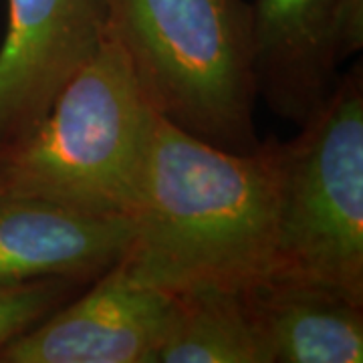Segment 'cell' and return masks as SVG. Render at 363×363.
<instances>
[{"label": "cell", "mask_w": 363, "mask_h": 363, "mask_svg": "<svg viewBox=\"0 0 363 363\" xmlns=\"http://www.w3.org/2000/svg\"><path fill=\"white\" fill-rule=\"evenodd\" d=\"M279 142L240 154L157 116L121 264L168 295L250 293L274 277Z\"/></svg>", "instance_id": "6da1fadb"}, {"label": "cell", "mask_w": 363, "mask_h": 363, "mask_svg": "<svg viewBox=\"0 0 363 363\" xmlns=\"http://www.w3.org/2000/svg\"><path fill=\"white\" fill-rule=\"evenodd\" d=\"M157 113L109 30L25 135L0 143V194L130 218Z\"/></svg>", "instance_id": "7a4b0ae2"}, {"label": "cell", "mask_w": 363, "mask_h": 363, "mask_svg": "<svg viewBox=\"0 0 363 363\" xmlns=\"http://www.w3.org/2000/svg\"><path fill=\"white\" fill-rule=\"evenodd\" d=\"M121 43L160 117L230 152L259 147L252 14L245 0H107Z\"/></svg>", "instance_id": "3957f363"}, {"label": "cell", "mask_w": 363, "mask_h": 363, "mask_svg": "<svg viewBox=\"0 0 363 363\" xmlns=\"http://www.w3.org/2000/svg\"><path fill=\"white\" fill-rule=\"evenodd\" d=\"M323 286L363 305V67L291 142H279L274 277Z\"/></svg>", "instance_id": "277c9868"}, {"label": "cell", "mask_w": 363, "mask_h": 363, "mask_svg": "<svg viewBox=\"0 0 363 363\" xmlns=\"http://www.w3.org/2000/svg\"><path fill=\"white\" fill-rule=\"evenodd\" d=\"M174 295L138 285L121 260L0 350V363H157Z\"/></svg>", "instance_id": "5b68a950"}, {"label": "cell", "mask_w": 363, "mask_h": 363, "mask_svg": "<svg viewBox=\"0 0 363 363\" xmlns=\"http://www.w3.org/2000/svg\"><path fill=\"white\" fill-rule=\"evenodd\" d=\"M107 0H9L0 45V143L25 135L97 51Z\"/></svg>", "instance_id": "8992f818"}, {"label": "cell", "mask_w": 363, "mask_h": 363, "mask_svg": "<svg viewBox=\"0 0 363 363\" xmlns=\"http://www.w3.org/2000/svg\"><path fill=\"white\" fill-rule=\"evenodd\" d=\"M252 73L272 116L301 128L329 99L343 65L339 0H255Z\"/></svg>", "instance_id": "52a82bcc"}, {"label": "cell", "mask_w": 363, "mask_h": 363, "mask_svg": "<svg viewBox=\"0 0 363 363\" xmlns=\"http://www.w3.org/2000/svg\"><path fill=\"white\" fill-rule=\"evenodd\" d=\"M130 218L87 216L39 198L0 194V285L93 283L130 247Z\"/></svg>", "instance_id": "ba28073f"}, {"label": "cell", "mask_w": 363, "mask_h": 363, "mask_svg": "<svg viewBox=\"0 0 363 363\" xmlns=\"http://www.w3.org/2000/svg\"><path fill=\"white\" fill-rule=\"evenodd\" d=\"M247 295L271 363L363 362L359 303L289 279H271Z\"/></svg>", "instance_id": "9c48e42d"}, {"label": "cell", "mask_w": 363, "mask_h": 363, "mask_svg": "<svg viewBox=\"0 0 363 363\" xmlns=\"http://www.w3.org/2000/svg\"><path fill=\"white\" fill-rule=\"evenodd\" d=\"M157 363H271L247 293L202 289L174 295Z\"/></svg>", "instance_id": "30bf717a"}, {"label": "cell", "mask_w": 363, "mask_h": 363, "mask_svg": "<svg viewBox=\"0 0 363 363\" xmlns=\"http://www.w3.org/2000/svg\"><path fill=\"white\" fill-rule=\"evenodd\" d=\"M71 279H39L0 285V350L83 289Z\"/></svg>", "instance_id": "8fae6325"}]
</instances>
